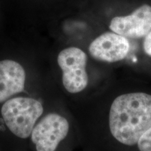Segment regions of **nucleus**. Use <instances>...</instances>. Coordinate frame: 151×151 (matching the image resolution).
<instances>
[{"label": "nucleus", "instance_id": "20e7f679", "mask_svg": "<svg viewBox=\"0 0 151 151\" xmlns=\"http://www.w3.org/2000/svg\"><path fill=\"white\" fill-rule=\"evenodd\" d=\"M69 129L67 119L58 113H49L35 126L31 139L37 151H55L67 137Z\"/></svg>", "mask_w": 151, "mask_h": 151}, {"label": "nucleus", "instance_id": "39448f33", "mask_svg": "<svg viewBox=\"0 0 151 151\" xmlns=\"http://www.w3.org/2000/svg\"><path fill=\"white\" fill-rule=\"evenodd\" d=\"M109 28L127 39L145 37L151 31V6L144 4L129 16L115 17Z\"/></svg>", "mask_w": 151, "mask_h": 151}, {"label": "nucleus", "instance_id": "f03ea898", "mask_svg": "<svg viewBox=\"0 0 151 151\" xmlns=\"http://www.w3.org/2000/svg\"><path fill=\"white\" fill-rule=\"evenodd\" d=\"M43 113L42 104L29 97H14L5 101L1 113L9 129L21 139L31 135L35 124Z\"/></svg>", "mask_w": 151, "mask_h": 151}, {"label": "nucleus", "instance_id": "0eeeda50", "mask_svg": "<svg viewBox=\"0 0 151 151\" xmlns=\"http://www.w3.org/2000/svg\"><path fill=\"white\" fill-rule=\"evenodd\" d=\"M26 73L22 66L12 60L0 61V103L5 102L24 89Z\"/></svg>", "mask_w": 151, "mask_h": 151}, {"label": "nucleus", "instance_id": "423d86ee", "mask_svg": "<svg viewBox=\"0 0 151 151\" xmlns=\"http://www.w3.org/2000/svg\"><path fill=\"white\" fill-rule=\"evenodd\" d=\"M130 48L127 38L115 32H106L96 38L89 46L94 59L105 62H116L126 58Z\"/></svg>", "mask_w": 151, "mask_h": 151}, {"label": "nucleus", "instance_id": "6e6552de", "mask_svg": "<svg viewBox=\"0 0 151 151\" xmlns=\"http://www.w3.org/2000/svg\"><path fill=\"white\" fill-rule=\"evenodd\" d=\"M137 145L140 151H151V127L141 136Z\"/></svg>", "mask_w": 151, "mask_h": 151}, {"label": "nucleus", "instance_id": "1a4fd4ad", "mask_svg": "<svg viewBox=\"0 0 151 151\" xmlns=\"http://www.w3.org/2000/svg\"><path fill=\"white\" fill-rule=\"evenodd\" d=\"M143 50L148 55L151 57V31L145 37L143 41Z\"/></svg>", "mask_w": 151, "mask_h": 151}, {"label": "nucleus", "instance_id": "7ed1b4c3", "mask_svg": "<svg viewBox=\"0 0 151 151\" xmlns=\"http://www.w3.org/2000/svg\"><path fill=\"white\" fill-rule=\"evenodd\" d=\"M87 61L86 52L77 47H69L58 54V64L62 71V83L67 92L76 94L86 89L88 84Z\"/></svg>", "mask_w": 151, "mask_h": 151}, {"label": "nucleus", "instance_id": "f257e3e1", "mask_svg": "<svg viewBox=\"0 0 151 151\" xmlns=\"http://www.w3.org/2000/svg\"><path fill=\"white\" fill-rule=\"evenodd\" d=\"M151 127V95L132 92L118 96L111 104L109 128L117 141L127 146L137 144Z\"/></svg>", "mask_w": 151, "mask_h": 151}]
</instances>
